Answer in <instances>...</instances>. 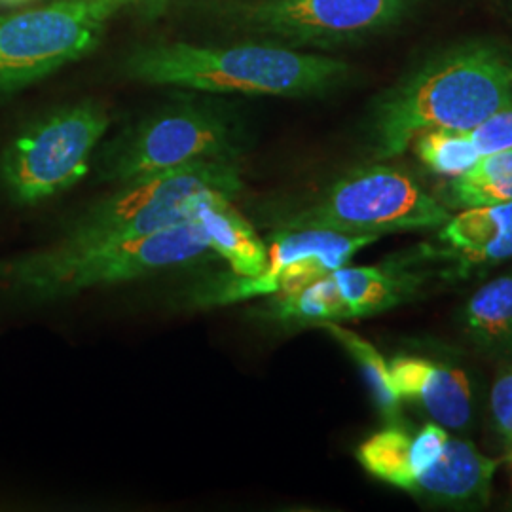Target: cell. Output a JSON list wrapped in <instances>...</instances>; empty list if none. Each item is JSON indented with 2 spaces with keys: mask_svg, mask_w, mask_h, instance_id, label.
<instances>
[{
  "mask_svg": "<svg viewBox=\"0 0 512 512\" xmlns=\"http://www.w3.org/2000/svg\"><path fill=\"white\" fill-rule=\"evenodd\" d=\"M401 401L418 404L444 429H463L473 418V385L458 366L401 355L389 363Z\"/></svg>",
  "mask_w": 512,
  "mask_h": 512,
  "instance_id": "7c38bea8",
  "label": "cell"
},
{
  "mask_svg": "<svg viewBox=\"0 0 512 512\" xmlns=\"http://www.w3.org/2000/svg\"><path fill=\"white\" fill-rule=\"evenodd\" d=\"M450 202L461 209L512 202V148L484 154L454 177Z\"/></svg>",
  "mask_w": 512,
  "mask_h": 512,
  "instance_id": "ac0fdd59",
  "label": "cell"
},
{
  "mask_svg": "<svg viewBox=\"0 0 512 512\" xmlns=\"http://www.w3.org/2000/svg\"><path fill=\"white\" fill-rule=\"evenodd\" d=\"M239 160H202L118 184L61 228L57 243L88 245L139 238L194 219L198 205L236 200L243 190Z\"/></svg>",
  "mask_w": 512,
  "mask_h": 512,
  "instance_id": "277c9868",
  "label": "cell"
},
{
  "mask_svg": "<svg viewBox=\"0 0 512 512\" xmlns=\"http://www.w3.org/2000/svg\"><path fill=\"white\" fill-rule=\"evenodd\" d=\"M245 135L238 116L220 103L181 99L148 112L101 150L105 183H129L202 160H239Z\"/></svg>",
  "mask_w": 512,
  "mask_h": 512,
  "instance_id": "5b68a950",
  "label": "cell"
},
{
  "mask_svg": "<svg viewBox=\"0 0 512 512\" xmlns=\"http://www.w3.org/2000/svg\"><path fill=\"white\" fill-rule=\"evenodd\" d=\"M109 2H116V4H120L124 8V6H128L131 2H137V0H109Z\"/></svg>",
  "mask_w": 512,
  "mask_h": 512,
  "instance_id": "cb8c5ba5",
  "label": "cell"
},
{
  "mask_svg": "<svg viewBox=\"0 0 512 512\" xmlns=\"http://www.w3.org/2000/svg\"><path fill=\"white\" fill-rule=\"evenodd\" d=\"M129 80L205 93L264 97H313L338 88L349 65L275 42L198 46L186 42L152 44L124 63Z\"/></svg>",
  "mask_w": 512,
  "mask_h": 512,
  "instance_id": "7a4b0ae2",
  "label": "cell"
},
{
  "mask_svg": "<svg viewBox=\"0 0 512 512\" xmlns=\"http://www.w3.org/2000/svg\"><path fill=\"white\" fill-rule=\"evenodd\" d=\"M490 408L495 429L505 442L507 452L512 450V370L503 372L492 387Z\"/></svg>",
  "mask_w": 512,
  "mask_h": 512,
  "instance_id": "7402d4cb",
  "label": "cell"
},
{
  "mask_svg": "<svg viewBox=\"0 0 512 512\" xmlns=\"http://www.w3.org/2000/svg\"><path fill=\"white\" fill-rule=\"evenodd\" d=\"M109 126L107 107L84 99L21 129L0 156V186L10 202L35 207L73 188L88 175Z\"/></svg>",
  "mask_w": 512,
  "mask_h": 512,
  "instance_id": "52a82bcc",
  "label": "cell"
},
{
  "mask_svg": "<svg viewBox=\"0 0 512 512\" xmlns=\"http://www.w3.org/2000/svg\"><path fill=\"white\" fill-rule=\"evenodd\" d=\"M418 0H251L234 16L253 37L289 48H334L401 23Z\"/></svg>",
  "mask_w": 512,
  "mask_h": 512,
  "instance_id": "9c48e42d",
  "label": "cell"
},
{
  "mask_svg": "<svg viewBox=\"0 0 512 512\" xmlns=\"http://www.w3.org/2000/svg\"><path fill=\"white\" fill-rule=\"evenodd\" d=\"M442 249L435 255L456 264L461 274L512 258V202L463 209L439 228Z\"/></svg>",
  "mask_w": 512,
  "mask_h": 512,
  "instance_id": "5bb4252c",
  "label": "cell"
},
{
  "mask_svg": "<svg viewBox=\"0 0 512 512\" xmlns=\"http://www.w3.org/2000/svg\"><path fill=\"white\" fill-rule=\"evenodd\" d=\"M120 10L109 0H54L0 16V99L92 54Z\"/></svg>",
  "mask_w": 512,
  "mask_h": 512,
  "instance_id": "ba28073f",
  "label": "cell"
},
{
  "mask_svg": "<svg viewBox=\"0 0 512 512\" xmlns=\"http://www.w3.org/2000/svg\"><path fill=\"white\" fill-rule=\"evenodd\" d=\"M505 463H507V467H509V475H511L512 484V450L511 452H507V456H505Z\"/></svg>",
  "mask_w": 512,
  "mask_h": 512,
  "instance_id": "603a6c76",
  "label": "cell"
},
{
  "mask_svg": "<svg viewBox=\"0 0 512 512\" xmlns=\"http://www.w3.org/2000/svg\"><path fill=\"white\" fill-rule=\"evenodd\" d=\"M416 275L401 264L342 266L291 294H275L264 315L277 323L321 325L370 317L395 308L416 291Z\"/></svg>",
  "mask_w": 512,
  "mask_h": 512,
  "instance_id": "8fae6325",
  "label": "cell"
},
{
  "mask_svg": "<svg viewBox=\"0 0 512 512\" xmlns=\"http://www.w3.org/2000/svg\"><path fill=\"white\" fill-rule=\"evenodd\" d=\"M410 147L418 160L437 175L458 177L480 158L465 131L429 129L420 133Z\"/></svg>",
  "mask_w": 512,
  "mask_h": 512,
  "instance_id": "ffe728a7",
  "label": "cell"
},
{
  "mask_svg": "<svg viewBox=\"0 0 512 512\" xmlns=\"http://www.w3.org/2000/svg\"><path fill=\"white\" fill-rule=\"evenodd\" d=\"M450 211L408 173L366 165L346 173L317 198L274 217V230L323 228L355 236L440 228Z\"/></svg>",
  "mask_w": 512,
  "mask_h": 512,
  "instance_id": "8992f818",
  "label": "cell"
},
{
  "mask_svg": "<svg viewBox=\"0 0 512 512\" xmlns=\"http://www.w3.org/2000/svg\"><path fill=\"white\" fill-rule=\"evenodd\" d=\"M317 327L327 330L330 336L340 346H344V349L353 357V361L363 372V378L370 389L374 404L378 406V410L382 412L385 420L389 423H397L401 420V403L403 401L399 399V395L393 387L389 365L385 363L382 353L372 344H368L365 338H361L359 334H355L351 330L344 329L338 323L329 321V323H321Z\"/></svg>",
  "mask_w": 512,
  "mask_h": 512,
  "instance_id": "d6986e66",
  "label": "cell"
},
{
  "mask_svg": "<svg viewBox=\"0 0 512 512\" xmlns=\"http://www.w3.org/2000/svg\"><path fill=\"white\" fill-rule=\"evenodd\" d=\"M465 133L480 156L512 148V97L501 109Z\"/></svg>",
  "mask_w": 512,
  "mask_h": 512,
  "instance_id": "44dd1931",
  "label": "cell"
},
{
  "mask_svg": "<svg viewBox=\"0 0 512 512\" xmlns=\"http://www.w3.org/2000/svg\"><path fill=\"white\" fill-rule=\"evenodd\" d=\"M503 463L505 458H488L469 440L450 437L439 461L412 482L408 494L439 505L486 503Z\"/></svg>",
  "mask_w": 512,
  "mask_h": 512,
  "instance_id": "9a60e30c",
  "label": "cell"
},
{
  "mask_svg": "<svg viewBox=\"0 0 512 512\" xmlns=\"http://www.w3.org/2000/svg\"><path fill=\"white\" fill-rule=\"evenodd\" d=\"M511 97L509 50L486 40L446 48L382 95L370 124L374 154L401 156L429 129H473Z\"/></svg>",
  "mask_w": 512,
  "mask_h": 512,
  "instance_id": "6da1fadb",
  "label": "cell"
},
{
  "mask_svg": "<svg viewBox=\"0 0 512 512\" xmlns=\"http://www.w3.org/2000/svg\"><path fill=\"white\" fill-rule=\"evenodd\" d=\"M234 202L230 198H215L200 203L196 219L202 224L211 251L228 262L232 274L258 277L266 268L268 247Z\"/></svg>",
  "mask_w": 512,
  "mask_h": 512,
  "instance_id": "2e32d148",
  "label": "cell"
},
{
  "mask_svg": "<svg viewBox=\"0 0 512 512\" xmlns=\"http://www.w3.org/2000/svg\"><path fill=\"white\" fill-rule=\"evenodd\" d=\"M378 236H355L323 228L274 230L268 247L266 268L258 277L232 274L211 281L194 291L196 304L203 308L226 306L256 296L291 294L315 279L346 266Z\"/></svg>",
  "mask_w": 512,
  "mask_h": 512,
  "instance_id": "30bf717a",
  "label": "cell"
},
{
  "mask_svg": "<svg viewBox=\"0 0 512 512\" xmlns=\"http://www.w3.org/2000/svg\"><path fill=\"white\" fill-rule=\"evenodd\" d=\"M215 253L200 220H186L139 238L48 247L0 258V293L50 304L92 289L129 283L169 268L211 260Z\"/></svg>",
  "mask_w": 512,
  "mask_h": 512,
  "instance_id": "3957f363",
  "label": "cell"
},
{
  "mask_svg": "<svg viewBox=\"0 0 512 512\" xmlns=\"http://www.w3.org/2000/svg\"><path fill=\"white\" fill-rule=\"evenodd\" d=\"M463 327L476 346H512V274L488 281L465 306Z\"/></svg>",
  "mask_w": 512,
  "mask_h": 512,
  "instance_id": "e0dca14e",
  "label": "cell"
},
{
  "mask_svg": "<svg viewBox=\"0 0 512 512\" xmlns=\"http://www.w3.org/2000/svg\"><path fill=\"white\" fill-rule=\"evenodd\" d=\"M448 431L437 421L423 427L389 423L357 448V459L366 473L408 492L412 482L429 471L448 444Z\"/></svg>",
  "mask_w": 512,
  "mask_h": 512,
  "instance_id": "4fadbf2b",
  "label": "cell"
}]
</instances>
